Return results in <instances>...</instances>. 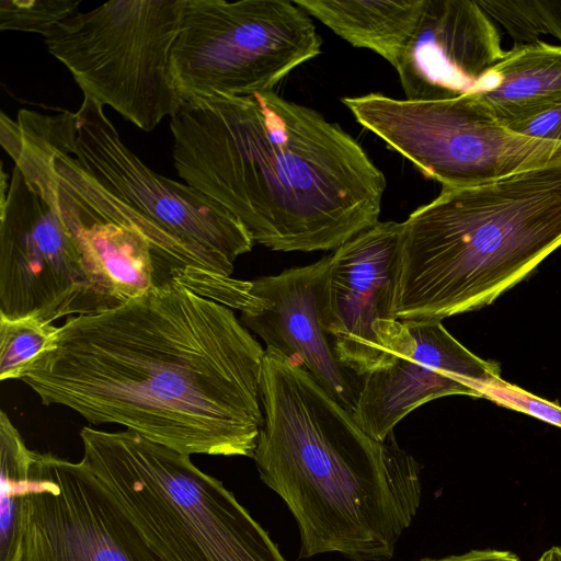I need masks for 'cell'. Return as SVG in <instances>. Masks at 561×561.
Wrapping results in <instances>:
<instances>
[{
	"instance_id": "11",
	"label": "cell",
	"mask_w": 561,
	"mask_h": 561,
	"mask_svg": "<svg viewBox=\"0 0 561 561\" xmlns=\"http://www.w3.org/2000/svg\"><path fill=\"white\" fill-rule=\"evenodd\" d=\"M0 314L53 322L103 312L84 254L23 172L1 170Z\"/></svg>"
},
{
	"instance_id": "9",
	"label": "cell",
	"mask_w": 561,
	"mask_h": 561,
	"mask_svg": "<svg viewBox=\"0 0 561 561\" xmlns=\"http://www.w3.org/2000/svg\"><path fill=\"white\" fill-rule=\"evenodd\" d=\"M358 124L443 187H467L561 163V141L516 134L471 93L436 101L343 98Z\"/></svg>"
},
{
	"instance_id": "13",
	"label": "cell",
	"mask_w": 561,
	"mask_h": 561,
	"mask_svg": "<svg viewBox=\"0 0 561 561\" xmlns=\"http://www.w3.org/2000/svg\"><path fill=\"white\" fill-rule=\"evenodd\" d=\"M402 222L378 221L331 254L323 327L339 360L359 377L400 352L407 324L394 314Z\"/></svg>"
},
{
	"instance_id": "17",
	"label": "cell",
	"mask_w": 561,
	"mask_h": 561,
	"mask_svg": "<svg viewBox=\"0 0 561 561\" xmlns=\"http://www.w3.org/2000/svg\"><path fill=\"white\" fill-rule=\"evenodd\" d=\"M504 126L561 102V45L515 44L471 92Z\"/></svg>"
},
{
	"instance_id": "7",
	"label": "cell",
	"mask_w": 561,
	"mask_h": 561,
	"mask_svg": "<svg viewBox=\"0 0 561 561\" xmlns=\"http://www.w3.org/2000/svg\"><path fill=\"white\" fill-rule=\"evenodd\" d=\"M183 0H113L59 22L44 42L88 96L145 131L183 105L171 73Z\"/></svg>"
},
{
	"instance_id": "6",
	"label": "cell",
	"mask_w": 561,
	"mask_h": 561,
	"mask_svg": "<svg viewBox=\"0 0 561 561\" xmlns=\"http://www.w3.org/2000/svg\"><path fill=\"white\" fill-rule=\"evenodd\" d=\"M81 461L164 561H287L221 481L190 455L124 430L83 427Z\"/></svg>"
},
{
	"instance_id": "21",
	"label": "cell",
	"mask_w": 561,
	"mask_h": 561,
	"mask_svg": "<svg viewBox=\"0 0 561 561\" xmlns=\"http://www.w3.org/2000/svg\"><path fill=\"white\" fill-rule=\"evenodd\" d=\"M490 18L497 20L516 44L551 34L561 43V0H477Z\"/></svg>"
},
{
	"instance_id": "15",
	"label": "cell",
	"mask_w": 561,
	"mask_h": 561,
	"mask_svg": "<svg viewBox=\"0 0 561 561\" xmlns=\"http://www.w3.org/2000/svg\"><path fill=\"white\" fill-rule=\"evenodd\" d=\"M331 254L277 275L252 282V293L266 302L263 310L241 313L240 321L266 347L306 370L336 402L354 411L363 378L337 358L323 327Z\"/></svg>"
},
{
	"instance_id": "4",
	"label": "cell",
	"mask_w": 561,
	"mask_h": 561,
	"mask_svg": "<svg viewBox=\"0 0 561 561\" xmlns=\"http://www.w3.org/2000/svg\"><path fill=\"white\" fill-rule=\"evenodd\" d=\"M561 247V163L443 187L402 222L394 314L442 321L492 304Z\"/></svg>"
},
{
	"instance_id": "8",
	"label": "cell",
	"mask_w": 561,
	"mask_h": 561,
	"mask_svg": "<svg viewBox=\"0 0 561 561\" xmlns=\"http://www.w3.org/2000/svg\"><path fill=\"white\" fill-rule=\"evenodd\" d=\"M309 15L287 0H183L171 73L183 103L270 92L321 54Z\"/></svg>"
},
{
	"instance_id": "12",
	"label": "cell",
	"mask_w": 561,
	"mask_h": 561,
	"mask_svg": "<svg viewBox=\"0 0 561 561\" xmlns=\"http://www.w3.org/2000/svg\"><path fill=\"white\" fill-rule=\"evenodd\" d=\"M21 561H164L82 462L34 453Z\"/></svg>"
},
{
	"instance_id": "24",
	"label": "cell",
	"mask_w": 561,
	"mask_h": 561,
	"mask_svg": "<svg viewBox=\"0 0 561 561\" xmlns=\"http://www.w3.org/2000/svg\"><path fill=\"white\" fill-rule=\"evenodd\" d=\"M506 127L523 136L561 141V102Z\"/></svg>"
},
{
	"instance_id": "23",
	"label": "cell",
	"mask_w": 561,
	"mask_h": 561,
	"mask_svg": "<svg viewBox=\"0 0 561 561\" xmlns=\"http://www.w3.org/2000/svg\"><path fill=\"white\" fill-rule=\"evenodd\" d=\"M480 398L561 427V407L537 397L502 378L485 383L469 382Z\"/></svg>"
},
{
	"instance_id": "10",
	"label": "cell",
	"mask_w": 561,
	"mask_h": 561,
	"mask_svg": "<svg viewBox=\"0 0 561 561\" xmlns=\"http://www.w3.org/2000/svg\"><path fill=\"white\" fill-rule=\"evenodd\" d=\"M94 100L56 113L73 156L112 194L160 226L211 275L230 277L236 260L255 243L240 220L192 186L152 171L121 139Z\"/></svg>"
},
{
	"instance_id": "20",
	"label": "cell",
	"mask_w": 561,
	"mask_h": 561,
	"mask_svg": "<svg viewBox=\"0 0 561 561\" xmlns=\"http://www.w3.org/2000/svg\"><path fill=\"white\" fill-rule=\"evenodd\" d=\"M58 327L36 317L0 314V380L21 379L32 365L51 352Z\"/></svg>"
},
{
	"instance_id": "14",
	"label": "cell",
	"mask_w": 561,
	"mask_h": 561,
	"mask_svg": "<svg viewBox=\"0 0 561 561\" xmlns=\"http://www.w3.org/2000/svg\"><path fill=\"white\" fill-rule=\"evenodd\" d=\"M405 341L386 366L363 377L352 412L371 438L385 442L393 427L422 404L453 394L480 398L468 382L501 378L496 362L485 360L459 343L442 321L404 323Z\"/></svg>"
},
{
	"instance_id": "16",
	"label": "cell",
	"mask_w": 561,
	"mask_h": 561,
	"mask_svg": "<svg viewBox=\"0 0 561 561\" xmlns=\"http://www.w3.org/2000/svg\"><path fill=\"white\" fill-rule=\"evenodd\" d=\"M504 53L477 0H425L396 70L407 100H447L471 93Z\"/></svg>"
},
{
	"instance_id": "2",
	"label": "cell",
	"mask_w": 561,
	"mask_h": 561,
	"mask_svg": "<svg viewBox=\"0 0 561 561\" xmlns=\"http://www.w3.org/2000/svg\"><path fill=\"white\" fill-rule=\"evenodd\" d=\"M170 128L180 178L263 247L335 250L378 222L383 173L313 108L274 91L193 100Z\"/></svg>"
},
{
	"instance_id": "1",
	"label": "cell",
	"mask_w": 561,
	"mask_h": 561,
	"mask_svg": "<svg viewBox=\"0 0 561 561\" xmlns=\"http://www.w3.org/2000/svg\"><path fill=\"white\" fill-rule=\"evenodd\" d=\"M265 348L233 309L180 283L68 318L20 379L46 405L186 455L253 457Z\"/></svg>"
},
{
	"instance_id": "18",
	"label": "cell",
	"mask_w": 561,
	"mask_h": 561,
	"mask_svg": "<svg viewBox=\"0 0 561 561\" xmlns=\"http://www.w3.org/2000/svg\"><path fill=\"white\" fill-rule=\"evenodd\" d=\"M351 45L380 55L394 68L410 42L425 0H294Z\"/></svg>"
},
{
	"instance_id": "3",
	"label": "cell",
	"mask_w": 561,
	"mask_h": 561,
	"mask_svg": "<svg viewBox=\"0 0 561 561\" xmlns=\"http://www.w3.org/2000/svg\"><path fill=\"white\" fill-rule=\"evenodd\" d=\"M264 415L253 459L297 522L298 559L339 552L387 561L421 503V465L391 434L368 436L353 414L288 357L265 348Z\"/></svg>"
},
{
	"instance_id": "19",
	"label": "cell",
	"mask_w": 561,
	"mask_h": 561,
	"mask_svg": "<svg viewBox=\"0 0 561 561\" xmlns=\"http://www.w3.org/2000/svg\"><path fill=\"white\" fill-rule=\"evenodd\" d=\"M26 447L4 411L0 413V561H21L30 467Z\"/></svg>"
},
{
	"instance_id": "26",
	"label": "cell",
	"mask_w": 561,
	"mask_h": 561,
	"mask_svg": "<svg viewBox=\"0 0 561 561\" xmlns=\"http://www.w3.org/2000/svg\"><path fill=\"white\" fill-rule=\"evenodd\" d=\"M537 561H561V546H553L546 550Z\"/></svg>"
},
{
	"instance_id": "22",
	"label": "cell",
	"mask_w": 561,
	"mask_h": 561,
	"mask_svg": "<svg viewBox=\"0 0 561 561\" xmlns=\"http://www.w3.org/2000/svg\"><path fill=\"white\" fill-rule=\"evenodd\" d=\"M81 0H1L0 28L47 35L59 22L80 11Z\"/></svg>"
},
{
	"instance_id": "5",
	"label": "cell",
	"mask_w": 561,
	"mask_h": 561,
	"mask_svg": "<svg viewBox=\"0 0 561 561\" xmlns=\"http://www.w3.org/2000/svg\"><path fill=\"white\" fill-rule=\"evenodd\" d=\"M0 140L78 241L103 311L154 287L209 274L187 247L112 194L81 164L56 114L22 108L14 121L3 113Z\"/></svg>"
},
{
	"instance_id": "25",
	"label": "cell",
	"mask_w": 561,
	"mask_h": 561,
	"mask_svg": "<svg viewBox=\"0 0 561 561\" xmlns=\"http://www.w3.org/2000/svg\"><path fill=\"white\" fill-rule=\"evenodd\" d=\"M421 561H520V559L517 554L507 550L474 549L439 559L423 558Z\"/></svg>"
}]
</instances>
